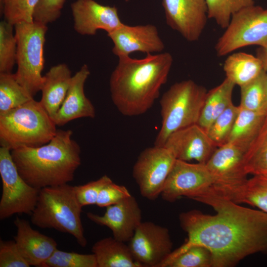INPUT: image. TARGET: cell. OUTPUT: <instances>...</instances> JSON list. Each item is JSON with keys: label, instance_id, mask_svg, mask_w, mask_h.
<instances>
[{"label": "cell", "instance_id": "31", "mask_svg": "<svg viewBox=\"0 0 267 267\" xmlns=\"http://www.w3.org/2000/svg\"><path fill=\"white\" fill-rule=\"evenodd\" d=\"M14 25L6 20L0 22V73H11L16 63L17 40Z\"/></svg>", "mask_w": 267, "mask_h": 267}, {"label": "cell", "instance_id": "41", "mask_svg": "<svg viewBox=\"0 0 267 267\" xmlns=\"http://www.w3.org/2000/svg\"><path fill=\"white\" fill-rule=\"evenodd\" d=\"M266 88H267V72L266 75Z\"/></svg>", "mask_w": 267, "mask_h": 267}, {"label": "cell", "instance_id": "12", "mask_svg": "<svg viewBox=\"0 0 267 267\" xmlns=\"http://www.w3.org/2000/svg\"><path fill=\"white\" fill-rule=\"evenodd\" d=\"M216 183L215 178L206 164L176 159L160 196L171 203L183 196L190 199Z\"/></svg>", "mask_w": 267, "mask_h": 267}, {"label": "cell", "instance_id": "37", "mask_svg": "<svg viewBox=\"0 0 267 267\" xmlns=\"http://www.w3.org/2000/svg\"><path fill=\"white\" fill-rule=\"evenodd\" d=\"M66 0H40L33 13V21L47 25L55 22L61 14Z\"/></svg>", "mask_w": 267, "mask_h": 267}, {"label": "cell", "instance_id": "20", "mask_svg": "<svg viewBox=\"0 0 267 267\" xmlns=\"http://www.w3.org/2000/svg\"><path fill=\"white\" fill-rule=\"evenodd\" d=\"M245 151L230 142L218 147L206 165L216 180L215 184H233L247 179L244 168Z\"/></svg>", "mask_w": 267, "mask_h": 267}, {"label": "cell", "instance_id": "33", "mask_svg": "<svg viewBox=\"0 0 267 267\" xmlns=\"http://www.w3.org/2000/svg\"><path fill=\"white\" fill-rule=\"evenodd\" d=\"M40 0H0L4 20L13 25L33 21L35 8Z\"/></svg>", "mask_w": 267, "mask_h": 267}, {"label": "cell", "instance_id": "10", "mask_svg": "<svg viewBox=\"0 0 267 267\" xmlns=\"http://www.w3.org/2000/svg\"><path fill=\"white\" fill-rule=\"evenodd\" d=\"M176 159L174 153L164 146L154 145L140 153L132 174L142 196L150 200L158 198Z\"/></svg>", "mask_w": 267, "mask_h": 267}, {"label": "cell", "instance_id": "5", "mask_svg": "<svg viewBox=\"0 0 267 267\" xmlns=\"http://www.w3.org/2000/svg\"><path fill=\"white\" fill-rule=\"evenodd\" d=\"M57 130L52 119L40 101L34 98L0 114V146L10 150L44 145L53 137Z\"/></svg>", "mask_w": 267, "mask_h": 267}, {"label": "cell", "instance_id": "39", "mask_svg": "<svg viewBox=\"0 0 267 267\" xmlns=\"http://www.w3.org/2000/svg\"><path fill=\"white\" fill-rule=\"evenodd\" d=\"M131 196L126 186L117 184L112 181L101 189L96 205L99 207L106 208L117 204Z\"/></svg>", "mask_w": 267, "mask_h": 267}, {"label": "cell", "instance_id": "22", "mask_svg": "<svg viewBox=\"0 0 267 267\" xmlns=\"http://www.w3.org/2000/svg\"><path fill=\"white\" fill-rule=\"evenodd\" d=\"M72 77L71 71L65 63L52 66L44 76L40 102L52 120L64 100Z\"/></svg>", "mask_w": 267, "mask_h": 267}, {"label": "cell", "instance_id": "14", "mask_svg": "<svg viewBox=\"0 0 267 267\" xmlns=\"http://www.w3.org/2000/svg\"><path fill=\"white\" fill-rule=\"evenodd\" d=\"M71 9L74 28L82 35L93 36L99 30L108 34L124 24L115 6L102 5L94 0H76Z\"/></svg>", "mask_w": 267, "mask_h": 267}, {"label": "cell", "instance_id": "2", "mask_svg": "<svg viewBox=\"0 0 267 267\" xmlns=\"http://www.w3.org/2000/svg\"><path fill=\"white\" fill-rule=\"evenodd\" d=\"M173 63L169 52L148 53L142 59L119 57L109 80L111 99L118 110L130 117L146 112L158 98Z\"/></svg>", "mask_w": 267, "mask_h": 267}, {"label": "cell", "instance_id": "28", "mask_svg": "<svg viewBox=\"0 0 267 267\" xmlns=\"http://www.w3.org/2000/svg\"><path fill=\"white\" fill-rule=\"evenodd\" d=\"M34 98L17 81L15 74L0 73V114Z\"/></svg>", "mask_w": 267, "mask_h": 267}, {"label": "cell", "instance_id": "36", "mask_svg": "<svg viewBox=\"0 0 267 267\" xmlns=\"http://www.w3.org/2000/svg\"><path fill=\"white\" fill-rule=\"evenodd\" d=\"M112 181L108 176L104 175L96 180L83 185L74 186L77 199L81 206L96 204L101 189Z\"/></svg>", "mask_w": 267, "mask_h": 267}, {"label": "cell", "instance_id": "18", "mask_svg": "<svg viewBox=\"0 0 267 267\" xmlns=\"http://www.w3.org/2000/svg\"><path fill=\"white\" fill-rule=\"evenodd\" d=\"M90 73L89 66L84 64L72 76L64 100L53 118L56 126H63L79 118H94L95 108L84 91L85 84Z\"/></svg>", "mask_w": 267, "mask_h": 267}, {"label": "cell", "instance_id": "35", "mask_svg": "<svg viewBox=\"0 0 267 267\" xmlns=\"http://www.w3.org/2000/svg\"><path fill=\"white\" fill-rule=\"evenodd\" d=\"M45 267H97L94 254H83L56 249L47 260Z\"/></svg>", "mask_w": 267, "mask_h": 267}, {"label": "cell", "instance_id": "21", "mask_svg": "<svg viewBox=\"0 0 267 267\" xmlns=\"http://www.w3.org/2000/svg\"><path fill=\"white\" fill-rule=\"evenodd\" d=\"M208 190L237 204L256 207L267 214V175L253 176L236 184H214Z\"/></svg>", "mask_w": 267, "mask_h": 267}, {"label": "cell", "instance_id": "25", "mask_svg": "<svg viewBox=\"0 0 267 267\" xmlns=\"http://www.w3.org/2000/svg\"><path fill=\"white\" fill-rule=\"evenodd\" d=\"M223 69L226 78L239 87L251 82L264 70L257 56L243 52L230 54L224 61Z\"/></svg>", "mask_w": 267, "mask_h": 267}, {"label": "cell", "instance_id": "19", "mask_svg": "<svg viewBox=\"0 0 267 267\" xmlns=\"http://www.w3.org/2000/svg\"><path fill=\"white\" fill-rule=\"evenodd\" d=\"M14 241L23 257L30 266L45 267V264L57 249V243L52 238L34 229L28 221L16 217Z\"/></svg>", "mask_w": 267, "mask_h": 267}, {"label": "cell", "instance_id": "3", "mask_svg": "<svg viewBox=\"0 0 267 267\" xmlns=\"http://www.w3.org/2000/svg\"><path fill=\"white\" fill-rule=\"evenodd\" d=\"M71 130L58 129L47 143L11 150L13 162L25 181L38 189L68 183L81 164V148Z\"/></svg>", "mask_w": 267, "mask_h": 267}, {"label": "cell", "instance_id": "7", "mask_svg": "<svg viewBox=\"0 0 267 267\" xmlns=\"http://www.w3.org/2000/svg\"><path fill=\"white\" fill-rule=\"evenodd\" d=\"M47 30V25L34 21L14 25L17 40L15 75L19 83L33 97L41 91L44 81V48Z\"/></svg>", "mask_w": 267, "mask_h": 267}, {"label": "cell", "instance_id": "16", "mask_svg": "<svg viewBox=\"0 0 267 267\" xmlns=\"http://www.w3.org/2000/svg\"><path fill=\"white\" fill-rule=\"evenodd\" d=\"M163 146L170 149L177 159L195 160L205 164L217 148L207 132L197 124L173 133Z\"/></svg>", "mask_w": 267, "mask_h": 267}, {"label": "cell", "instance_id": "32", "mask_svg": "<svg viewBox=\"0 0 267 267\" xmlns=\"http://www.w3.org/2000/svg\"><path fill=\"white\" fill-rule=\"evenodd\" d=\"M240 107L233 103L222 113L212 123L207 133L216 147L227 142L238 115Z\"/></svg>", "mask_w": 267, "mask_h": 267}, {"label": "cell", "instance_id": "24", "mask_svg": "<svg viewBox=\"0 0 267 267\" xmlns=\"http://www.w3.org/2000/svg\"><path fill=\"white\" fill-rule=\"evenodd\" d=\"M235 85L226 78L219 85L207 91L197 123L206 132L213 121L232 103Z\"/></svg>", "mask_w": 267, "mask_h": 267}, {"label": "cell", "instance_id": "29", "mask_svg": "<svg viewBox=\"0 0 267 267\" xmlns=\"http://www.w3.org/2000/svg\"><path fill=\"white\" fill-rule=\"evenodd\" d=\"M267 72H262L251 82L240 88L239 106L255 112L267 114Z\"/></svg>", "mask_w": 267, "mask_h": 267}, {"label": "cell", "instance_id": "13", "mask_svg": "<svg viewBox=\"0 0 267 267\" xmlns=\"http://www.w3.org/2000/svg\"><path fill=\"white\" fill-rule=\"evenodd\" d=\"M166 23L188 42L197 41L207 24L205 0H163Z\"/></svg>", "mask_w": 267, "mask_h": 267}, {"label": "cell", "instance_id": "6", "mask_svg": "<svg viewBox=\"0 0 267 267\" xmlns=\"http://www.w3.org/2000/svg\"><path fill=\"white\" fill-rule=\"evenodd\" d=\"M207 93L191 80L172 85L160 100L161 127L154 145L163 146L173 133L197 124Z\"/></svg>", "mask_w": 267, "mask_h": 267}, {"label": "cell", "instance_id": "1", "mask_svg": "<svg viewBox=\"0 0 267 267\" xmlns=\"http://www.w3.org/2000/svg\"><path fill=\"white\" fill-rule=\"evenodd\" d=\"M190 199L210 206L213 215L197 210L179 215L186 241L173 251L161 267L188 248L195 245L208 249L212 267H232L246 257L267 254V214L259 209L239 205L205 189Z\"/></svg>", "mask_w": 267, "mask_h": 267}, {"label": "cell", "instance_id": "8", "mask_svg": "<svg viewBox=\"0 0 267 267\" xmlns=\"http://www.w3.org/2000/svg\"><path fill=\"white\" fill-rule=\"evenodd\" d=\"M267 44V9L254 4L232 15L215 49L217 55L222 56L243 47Z\"/></svg>", "mask_w": 267, "mask_h": 267}, {"label": "cell", "instance_id": "26", "mask_svg": "<svg viewBox=\"0 0 267 267\" xmlns=\"http://www.w3.org/2000/svg\"><path fill=\"white\" fill-rule=\"evenodd\" d=\"M234 124L227 142L245 151L259 133L267 114L241 108Z\"/></svg>", "mask_w": 267, "mask_h": 267}, {"label": "cell", "instance_id": "11", "mask_svg": "<svg viewBox=\"0 0 267 267\" xmlns=\"http://www.w3.org/2000/svg\"><path fill=\"white\" fill-rule=\"evenodd\" d=\"M128 245L141 267H160L173 251L169 230L151 222H142Z\"/></svg>", "mask_w": 267, "mask_h": 267}, {"label": "cell", "instance_id": "9", "mask_svg": "<svg viewBox=\"0 0 267 267\" xmlns=\"http://www.w3.org/2000/svg\"><path fill=\"white\" fill-rule=\"evenodd\" d=\"M0 175L2 193L0 200V219L12 215H31L37 203L40 189L27 183L19 174L13 161L11 150L0 147Z\"/></svg>", "mask_w": 267, "mask_h": 267}, {"label": "cell", "instance_id": "27", "mask_svg": "<svg viewBox=\"0 0 267 267\" xmlns=\"http://www.w3.org/2000/svg\"><path fill=\"white\" fill-rule=\"evenodd\" d=\"M243 164L247 175H267V115L259 133L244 153Z\"/></svg>", "mask_w": 267, "mask_h": 267}, {"label": "cell", "instance_id": "15", "mask_svg": "<svg viewBox=\"0 0 267 267\" xmlns=\"http://www.w3.org/2000/svg\"><path fill=\"white\" fill-rule=\"evenodd\" d=\"M113 44L112 52L118 57L134 52L161 53L165 48L157 27L152 24L130 26L123 24L107 34Z\"/></svg>", "mask_w": 267, "mask_h": 267}, {"label": "cell", "instance_id": "38", "mask_svg": "<svg viewBox=\"0 0 267 267\" xmlns=\"http://www.w3.org/2000/svg\"><path fill=\"white\" fill-rule=\"evenodd\" d=\"M15 241H0V267H29Z\"/></svg>", "mask_w": 267, "mask_h": 267}, {"label": "cell", "instance_id": "23", "mask_svg": "<svg viewBox=\"0 0 267 267\" xmlns=\"http://www.w3.org/2000/svg\"><path fill=\"white\" fill-rule=\"evenodd\" d=\"M91 251L95 256L97 267H141L133 257L128 245L114 237L96 241Z\"/></svg>", "mask_w": 267, "mask_h": 267}, {"label": "cell", "instance_id": "4", "mask_svg": "<svg viewBox=\"0 0 267 267\" xmlns=\"http://www.w3.org/2000/svg\"><path fill=\"white\" fill-rule=\"evenodd\" d=\"M82 207L74 186L66 183L44 187L40 189L31 221L40 228H53L70 234L84 247L87 240L81 218Z\"/></svg>", "mask_w": 267, "mask_h": 267}, {"label": "cell", "instance_id": "40", "mask_svg": "<svg viewBox=\"0 0 267 267\" xmlns=\"http://www.w3.org/2000/svg\"><path fill=\"white\" fill-rule=\"evenodd\" d=\"M256 56L260 59L264 70L267 72V44L260 46L256 51Z\"/></svg>", "mask_w": 267, "mask_h": 267}, {"label": "cell", "instance_id": "17", "mask_svg": "<svg viewBox=\"0 0 267 267\" xmlns=\"http://www.w3.org/2000/svg\"><path fill=\"white\" fill-rule=\"evenodd\" d=\"M87 216L92 222L108 227L113 237L129 242L142 222V212L135 198L132 195L121 202L106 207L102 216L88 212Z\"/></svg>", "mask_w": 267, "mask_h": 267}, {"label": "cell", "instance_id": "34", "mask_svg": "<svg viewBox=\"0 0 267 267\" xmlns=\"http://www.w3.org/2000/svg\"><path fill=\"white\" fill-rule=\"evenodd\" d=\"M166 267H212V255L206 248L193 246L171 260Z\"/></svg>", "mask_w": 267, "mask_h": 267}, {"label": "cell", "instance_id": "30", "mask_svg": "<svg viewBox=\"0 0 267 267\" xmlns=\"http://www.w3.org/2000/svg\"><path fill=\"white\" fill-rule=\"evenodd\" d=\"M208 18L225 29L231 17L240 10L255 4V0H205Z\"/></svg>", "mask_w": 267, "mask_h": 267}]
</instances>
